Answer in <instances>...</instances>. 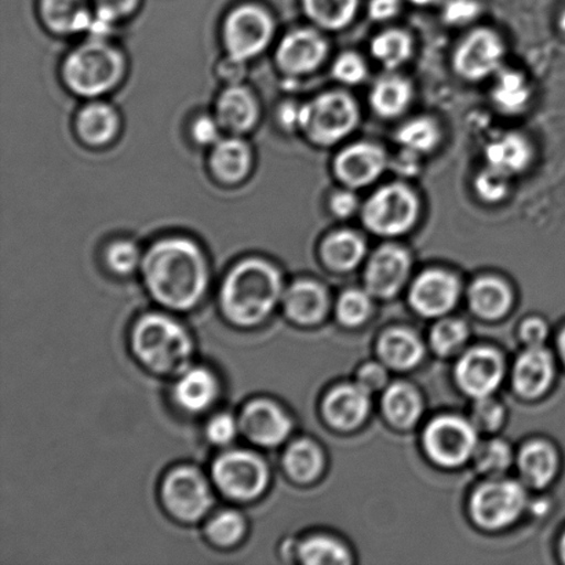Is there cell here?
<instances>
[{
  "label": "cell",
  "mask_w": 565,
  "mask_h": 565,
  "mask_svg": "<svg viewBox=\"0 0 565 565\" xmlns=\"http://www.w3.org/2000/svg\"><path fill=\"white\" fill-rule=\"evenodd\" d=\"M253 147L242 136H225L210 148L209 169L224 185H239L253 173Z\"/></svg>",
  "instance_id": "cell-19"
},
{
  "label": "cell",
  "mask_w": 565,
  "mask_h": 565,
  "mask_svg": "<svg viewBox=\"0 0 565 565\" xmlns=\"http://www.w3.org/2000/svg\"><path fill=\"white\" fill-rule=\"evenodd\" d=\"M413 49L412 35L397 28L380 32L370 44L371 55L387 71H395L406 64L412 58Z\"/></svg>",
  "instance_id": "cell-34"
},
{
  "label": "cell",
  "mask_w": 565,
  "mask_h": 565,
  "mask_svg": "<svg viewBox=\"0 0 565 565\" xmlns=\"http://www.w3.org/2000/svg\"><path fill=\"white\" fill-rule=\"evenodd\" d=\"M419 215V198L403 182L379 188L360 209L364 228L382 237L408 234L418 224Z\"/></svg>",
  "instance_id": "cell-6"
},
{
  "label": "cell",
  "mask_w": 565,
  "mask_h": 565,
  "mask_svg": "<svg viewBox=\"0 0 565 565\" xmlns=\"http://www.w3.org/2000/svg\"><path fill=\"white\" fill-rule=\"evenodd\" d=\"M457 381L462 391L473 397H487L501 384L503 363L494 349L476 348L459 360Z\"/></svg>",
  "instance_id": "cell-18"
},
{
  "label": "cell",
  "mask_w": 565,
  "mask_h": 565,
  "mask_svg": "<svg viewBox=\"0 0 565 565\" xmlns=\"http://www.w3.org/2000/svg\"><path fill=\"white\" fill-rule=\"evenodd\" d=\"M214 484L234 501L257 500L267 490L269 469L256 452L232 450L221 454L212 468Z\"/></svg>",
  "instance_id": "cell-8"
},
{
  "label": "cell",
  "mask_w": 565,
  "mask_h": 565,
  "mask_svg": "<svg viewBox=\"0 0 565 565\" xmlns=\"http://www.w3.org/2000/svg\"><path fill=\"white\" fill-rule=\"evenodd\" d=\"M511 290L500 279L481 278L469 290L470 307L481 318L497 319L511 307Z\"/></svg>",
  "instance_id": "cell-32"
},
{
  "label": "cell",
  "mask_w": 565,
  "mask_h": 565,
  "mask_svg": "<svg viewBox=\"0 0 565 565\" xmlns=\"http://www.w3.org/2000/svg\"><path fill=\"white\" fill-rule=\"evenodd\" d=\"M141 0H92L94 15L110 26L129 19L140 8Z\"/></svg>",
  "instance_id": "cell-48"
},
{
  "label": "cell",
  "mask_w": 565,
  "mask_h": 565,
  "mask_svg": "<svg viewBox=\"0 0 565 565\" xmlns=\"http://www.w3.org/2000/svg\"><path fill=\"white\" fill-rule=\"evenodd\" d=\"M329 50V42L316 28H296L280 39L275 63L282 75L308 76L326 63Z\"/></svg>",
  "instance_id": "cell-11"
},
{
  "label": "cell",
  "mask_w": 565,
  "mask_h": 565,
  "mask_svg": "<svg viewBox=\"0 0 565 565\" xmlns=\"http://www.w3.org/2000/svg\"><path fill=\"white\" fill-rule=\"evenodd\" d=\"M273 13L258 3H243L225 15L221 25V41L225 53L243 61H252L267 52L276 36Z\"/></svg>",
  "instance_id": "cell-7"
},
{
  "label": "cell",
  "mask_w": 565,
  "mask_h": 565,
  "mask_svg": "<svg viewBox=\"0 0 565 565\" xmlns=\"http://www.w3.org/2000/svg\"><path fill=\"white\" fill-rule=\"evenodd\" d=\"M282 465L290 478L307 483L320 475L323 468V456L313 441L297 440L287 448Z\"/></svg>",
  "instance_id": "cell-37"
},
{
  "label": "cell",
  "mask_w": 565,
  "mask_h": 565,
  "mask_svg": "<svg viewBox=\"0 0 565 565\" xmlns=\"http://www.w3.org/2000/svg\"><path fill=\"white\" fill-rule=\"evenodd\" d=\"M533 97L527 76L516 70H501L491 88V99L503 114L523 113Z\"/></svg>",
  "instance_id": "cell-30"
},
{
  "label": "cell",
  "mask_w": 565,
  "mask_h": 565,
  "mask_svg": "<svg viewBox=\"0 0 565 565\" xmlns=\"http://www.w3.org/2000/svg\"><path fill=\"white\" fill-rule=\"evenodd\" d=\"M509 180H511V177L486 166V169L476 175L473 182L476 195L486 203H500L508 196L509 190H511L509 188Z\"/></svg>",
  "instance_id": "cell-42"
},
{
  "label": "cell",
  "mask_w": 565,
  "mask_h": 565,
  "mask_svg": "<svg viewBox=\"0 0 565 565\" xmlns=\"http://www.w3.org/2000/svg\"><path fill=\"white\" fill-rule=\"evenodd\" d=\"M412 83L401 75L381 76L371 87L370 105L382 119H396L412 105Z\"/></svg>",
  "instance_id": "cell-28"
},
{
  "label": "cell",
  "mask_w": 565,
  "mask_h": 565,
  "mask_svg": "<svg viewBox=\"0 0 565 565\" xmlns=\"http://www.w3.org/2000/svg\"><path fill=\"white\" fill-rule=\"evenodd\" d=\"M206 534L214 545H237L246 534V520L239 512H220L207 523Z\"/></svg>",
  "instance_id": "cell-40"
},
{
  "label": "cell",
  "mask_w": 565,
  "mask_h": 565,
  "mask_svg": "<svg viewBox=\"0 0 565 565\" xmlns=\"http://www.w3.org/2000/svg\"><path fill=\"white\" fill-rule=\"evenodd\" d=\"M486 163L508 177L522 174L533 160V147L520 132H505L487 143Z\"/></svg>",
  "instance_id": "cell-24"
},
{
  "label": "cell",
  "mask_w": 565,
  "mask_h": 565,
  "mask_svg": "<svg viewBox=\"0 0 565 565\" xmlns=\"http://www.w3.org/2000/svg\"><path fill=\"white\" fill-rule=\"evenodd\" d=\"M558 349H561L562 358L565 362V330L562 332L561 338H558Z\"/></svg>",
  "instance_id": "cell-60"
},
{
  "label": "cell",
  "mask_w": 565,
  "mask_h": 565,
  "mask_svg": "<svg viewBox=\"0 0 565 565\" xmlns=\"http://www.w3.org/2000/svg\"><path fill=\"white\" fill-rule=\"evenodd\" d=\"M223 135V127L214 114H203L192 121L191 137L198 146L212 148L224 137Z\"/></svg>",
  "instance_id": "cell-50"
},
{
  "label": "cell",
  "mask_w": 565,
  "mask_h": 565,
  "mask_svg": "<svg viewBox=\"0 0 565 565\" xmlns=\"http://www.w3.org/2000/svg\"><path fill=\"white\" fill-rule=\"evenodd\" d=\"M467 335V327L462 321L443 320L431 331L430 341L437 353L450 354L462 345Z\"/></svg>",
  "instance_id": "cell-44"
},
{
  "label": "cell",
  "mask_w": 565,
  "mask_h": 565,
  "mask_svg": "<svg viewBox=\"0 0 565 565\" xmlns=\"http://www.w3.org/2000/svg\"><path fill=\"white\" fill-rule=\"evenodd\" d=\"M505 53V43L495 31L478 28L459 42L452 55L454 71L465 81L487 79L502 70Z\"/></svg>",
  "instance_id": "cell-10"
},
{
  "label": "cell",
  "mask_w": 565,
  "mask_h": 565,
  "mask_svg": "<svg viewBox=\"0 0 565 565\" xmlns=\"http://www.w3.org/2000/svg\"><path fill=\"white\" fill-rule=\"evenodd\" d=\"M329 207L332 215L338 220H348L356 214L360 209V202L356 193L349 188L335 191L330 196Z\"/></svg>",
  "instance_id": "cell-52"
},
{
  "label": "cell",
  "mask_w": 565,
  "mask_h": 565,
  "mask_svg": "<svg viewBox=\"0 0 565 565\" xmlns=\"http://www.w3.org/2000/svg\"><path fill=\"white\" fill-rule=\"evenodd\" d=\"M131 351L152 373L181 375L190 369L193 342L185 327L163 313H147L131 331Z\"/></svg>",
  "instance_id": "cell-4"
},
{
  "label": "cell",
  "mask_w": 565,
  "mask_h": 565,
  "mask_svg": "<svg viewBox=\"0 0 565 565\" xmlns=\"http://www.w3.org/2000/svg\"><path fill=\"white\" fill-rule=\"evenodd\" d=\"M358 384L370 392L380 391L386 384V371L382 365L370 363L360 370Z\"/></svg>",
  "instance_id": "cell-55"
},
{
  "label": "cell",
  "mask_w": 565,
  "mask_h": 565,
  "mask_svg": "<svg viewBox=\"0 0 565 565\" xmlns=\"http://www.w3.org/2000/svg\"><path fill=\"white\" fill-rule=\"evenodd\" d=\"M214 116L225 135L246 136L256 129L262 119V103L252 87L225 86L214 104Z\"/></svg>",
  "instance_id": "cell-16"
},
{
  "label": "cell",
  "mask_w": 565,
  "mask_h": 565,
  "mask_svg": "<svg viewBox=\"0 0 565 565\" xmlns=\"http://www.w3.org/2000/svg\"><path fill=\"white\" fill-rule=\"evenodd\" d=\"M302 563L310 565H345L351 563L349 553L337 541L327 536H313L307 540L298 551Z\"/></svg>",
  "instance_id": "cell-39"
},
{
  "label": "cell",
  "mask_w": 565,
  "mask_h": 565,
  "mask_svg": "<svg viewBox=\"0 0 565 565\" xmlns=\"http://www.w3.org/2000/svg\"><path fill=\"white\" fill-rule=\"evenodd\" d=\"M220 396V381L212 370L190 367L175 382L173 397L186 413L201 414L214 406Z\"/></svg>",
  "instance_id": "cell-23"
},
{
  "label": "cell",
  "mask_w": 565,
  "mask_h": 565,
  "mask_svg": "<svg viewBox=\"0 0 565 565\" xmlns=\"http://www.w3.org/2000/svg\"><path fill=\"white\" fill-rule=\"evenodd\" d=\"M239 420L223 413L214 415L206 426V436L214 446H228L239 434Z\"/></svg>",
  "instance_id": "cell-49"
},
{
  "label": "cell",
  "mask_w": 565,
  "mask_h": 565,
  "mask_svg": "<svg viewBox=\"0 0 565 565\" xmlns=\"http://www.w3.org/2000/svg\"><path fill=\"white\" fill-rule=\"evenodd\" d=\"M160 497L166 511L182 523L199 522L214 503L207 479L201 470L185 465L170 470L166 476Z\"/></svg>",
  "instance_id": "cell-9"
},
{
  "label": "cell",
  "mask_w": 565,
  "mask_h": 565,
  "mask_svg": "<svg viewBox=\"0 0 565 565\" xmlns=\"http://www.w3.org/2000/svg\"><path fill=\"white\" fill-rule=\"evenodd\" d=\"M525 507L523 487L514 481H492L475 492L472 514L484 529H502L522 514Z\"/></svg>",
  "instance_id": "cell-14"
},
{
  "label": "cell",
  "mask_w": 565,
  "mask_h": 565,
  "mask_svg": "<svg viewBox=\"0 0 565 565\" xmlns=\"http://www.w3.org/2000/svg\"><path fill=\"white\" fill-rule=\"evenodd\" d=\"M384 412L392 424L407 428L420 415V398L412 386L395 384L386 391L384 396Z\"/></svg>",
  "instance_id": "cell-38"
},
{
  "label": "cell",
  "mask_w": 565,
  "mask_h": 565,
  "mask_svg": "<svg viewBox=\"0 0 565 565\" xmlns=\"http://www.w3.org/2000/svg\"><path fill=\"white\" fill-rule=\"evenodd\" d=\"M105 264L119 276H129L141 269L143 253L136 242L118 239L110 242L104 253Z\"/></svg>",
  "instance_id": "cell-41"
},
{
  "label": "cell",
  "mask_w": 565,
  "mask_h": 565,
  "mask_svg": "<svg viewBox=\"0 0 565 565\" xmlns=\"http://www.w3.org/2000/svg\"><path fill=\"white\" fill-rule=\"evenodd\" d=\"M141 273L151 297L171 310H190L201 303L210 285L206 253L192 237H160L143 252Z\"/></svg>",
  "instance_id": "cell-1"
},
{
  "label": "cell",
  "mask_w": 565,
  "mask_h": 565,
  "mask_svg": "<svg viewBox=\"0 0 565 565\" xmlns=\"http://www.w3.org/2000/svg\"><path fill=\"white\" fill-rule=\"evenodd\" d=\"M511 461V448L500 440L487 443L486 446L480 448L478 457H476L478 468L487 475H501L505 472Z\"/></svg>",
  "instance_id": "cell-46"
},
{
  "label": "cell",
  "mask_w": 565,
  "mask_h": 565,
  "mask_svg": "<svg viewBox=\"0 0 565 565\" xmlns=\"http://www.w3.org/2000/svg\"><path fill=\"white\" fill-rule=\"evenodd\" d=\"M360 124V109L351 94L330 90L301 104L299 130L316 147L337 146Z\"/></svg>",
  "instance_id": "cell-5"
},
{
  "label": "cell",
  "mask_w": 565,
  "mask_h": 565,
  "mask_svg": "<svg viewBox=\"0 0 565 565\" xmlns=\"http://www.w3.org/2000/svg\"><path fill=\"white\" fill-rule=\"evenodd\" d=\"M305 15L316 28L341 31L351 25L360 0H301Z\"/></svg>",
  "instance_id": "cell-31"
},
{
  "label": "cell",
  "mask_w": 565,
  "mask_h": 565,
  "mask_svg": "<svg viewBox=\"0 0 565 565\" xmlns=\"http://www.w3.org/2000/svg\"><path fill=\"white\" fill-rule=\"evenodd\" d=\"M409 267H412V259L403 247L381 246L369 259L365 268V285L376 297H393L406 281Z\"/></svg>",
  "instance_id": "cell-17"
},
{
  "label": "cell",
  "mask_w": 565,
  "mask_h": 565,
  "mask_svg": "<svg viewBox=\"0 0 565 565\" xmlns=\"http://www.w3.org/2000/svg\"><path fill=\"white\" fill-rule=\"evenodd\" d=\"M39 17L57 36L88 33L94 21L92 0H39Z\"/></svg>",
  "instance_id": "cell-22"
},
{
  "label": "cell",
  "mask_w": 565,
  "mask_h": 565,
  "mask_svg": "<svg viewBox=\"0 0 565 565\" xmlns=\"http://www.w3.org/2000/svg\"><path fill=\"white\" fill-rule=\"evenodd\" d=\"M406 2L418 6V8H429V6L441 4L445 0H406Z\"/></svg>",
  "instance_id": "cell-59"
},
{
  "label": "cell",
  "mask_w": 565,
  "mask_h": 565,
  "mask_svg": "<svg viewBox=\"0 0 565 565\" xmlns=\"http://www.w3.org/2000/svg\"><path fill=\"white\" fill-rule=\"evenodd\" d=\"M370 310V297L359 290L347 291L337 303L338 319L345 326L362 324L369 318Z\"/></svg>",
  "instance_id": "cell-45"
},
{
  "label": "cell",
  "mask_w": 565,
  "mask_h": 565,
  "mask_svg": "<svg viewBox=\"0 0 565 565\" xmlns=\"http://www.w3.org/2000/svg\"><path fill=\"white\" fill-rule=\"evenodd\" d=\"M459 282L446 270H426L412 287L413 307L424 316H440L457 303Z\"/></svg>",
  "instance_id": "cell-21"
},
{
  "label": "cell",
  "mask_w": 565,
  "mask_h": 565,
  "mask_svg": "<svg viewBox=\"0 0 565 565\" xmlns=\"http://www.w3.org/2000/svg\"><path fill=\"white\" fill-rule=\"evenodd\" d=\"M299 116H301V104L298 103H282L278 109L279 125L288 131L299 130Z\"/></svg>",
  "instance_id": "cell-57"
},
{
  "label": "cell",
  "mask_w": 565,
  "mask_h": 565,
  "mask_svg": "<svg viewBox=\"0 0 565 565\" xmlns=\"http://www.w3.org/2000/svg\"><path fill=\"white\" fill-rule=\"evenodd\" d=\"M519 463L525 481L541 489L553 480L557 469V456L546 443L535 441L523 448Z\"/></svg>",
  "instance_id": "cell-36"
},
{
  "label": "cell",
  "mask_w": 565,
  "mask_h": 565,
  "mask_svg": "<svg viewBox=\"0 0 565 565\" xmlns=\"http://www.w3.org/2000/svg\"><path fill=\"white\" fill-rule=\"evenodd\" d=\"M127 58L108 39L87 38L65 55L61 79L68 92L83 99H99L124 83Z\"/></svg>",
  "instance_id": "cell-3"
},
{
  "label": "cell",
  "mask_w": 565,
  "mask_h": 565,
  "mask_svg": "<svg viewBox=\"0 0 565 565\" xmlns=\"http://www.w3.org/2000/svg\"><path fill=\"white\" fill-rule=\"evenodd\" d=\"M282 307L288 318L299 324H315L323 319L327 310V294L313 280H298L282 294Z\"/></svg>",
  "instance_id": "cell-26"
},
{
  "label": "cell",
  "mask_w": 565,
  "mask_h": 565,
  "mask_svg": "<svg viewBox=\"0 0 565 565\" xmlns=\"http://www.w3.org/2000/svg\"><path fill=\"white\" fill-rule=\"evenodd\" d=\"M239 428L254 445L276 447L290 436L292 424L278 403L270 398H254L242 409Z\"/></svg>",
  "instance_id": "cell-15"
},
{
  "label": "cell",
  "mask_w": 565,
  "mask_h": 565,
  "mask_svg": "<svg viewBox=\"0 0 565 565\" xmlns=\"http://www.w3.org/2000/svg\"><path fill=\"white\" fill-rule=\"evenodd\" d=\"M441 137L440 125L429 116H418V118L404 121L395 136L398 147L420 154V157L434 152L440 146Z\"/></svg>",
  "instance_id": "cell-35"
},
{
  "label": "cell",
  "mask_w": 565,
  "mask_h": 565,
  "mask_svg": "<svg viewBox=\"0 0 565 565\" xmlns=\"http://www.w3.org/2000/svg\"><path fill=\"white\" fill-rule=\"evenodd\" d=\"M285 294L280 269L264 257H246L234 265L221 286L225 318L239 327L264 323Z\"/></svg>",
  "instance_id": "cell-2"
},
{
  "label": "cell",
  "mask_w": 565,
  "mask_h": 565,
  "mask_svg": "<svg viewBox=\"0 0 565 565\" xmlns=\"http://www.w3.org/2000/svg\"><path fill=\"white\" fill-rule=\"evenodd\" d=\"M369 407V392L359 384L335 387L323 406L326 418L340 429L356 428L367 417Z\"/></svg>",
  "instance_id": "cell-25"
},
{
  "label": "cell",
  "mask_w": 565,
  "mask_h": 565,
  "mask_svg": "<svg viewBox=\"0 0 565 565\" xmlns=\"http://www.w3.org/2000/svg\"><path fill=\"white\" fill-rule=\"evenodd\" d=\"M320 256L327 267L347 273L358 267L365 257V242L353 231H335L324 237Z\"/></svg>",
  "instance_id": "cell-29"
},
{
  "label": "cell",
  "mask_w": 565,
  "mask_h": 565,
  "mask_svg": "<svg viewBox=\"0 0 565 565\" xmlns=\"http://www.w3.org/2000/svg\"><path fill=\"white\" fill-rule=\"evenodd\" d=\"M403 0H369L367 14L374 22H387L401 14Z\"/></svg>",
  "instance_id": "cell-54"
},
{
  "label": "cell",
  "mask_w": 565,
  "mask_h": 565,
  "mask_svg": "<svg viewBox=\"0 0 565 565\" xmlns=\"http://www.w3.org/2000/svg\"><path fill=\"white\" fill-rule=\"evenodd\" d=\"M331 75L342 85L358 86L367 77L369 68L362 55L345 52L338 55L334 63H332Z\"/></svg>",
  "instance_id": "cell-43"
},
{
  "label": "cell",
  "mask_w": 565,
  "mask_h": 565,
  "mask_svg": "<svg viewBox=\"0 0 565 565\" xmlns=\"http://www.w3.org/2000/svg\"><path fill=\"white\" fill-rule=\"evenodd\" d=\"M247 61H243L226 54L215 66L218 79L225 83V86L241 85L247 76Z\"/></svg>",
  "instance_id": "cell-53"
},
{
  "label": "cell",
  "mask_w": 565,
  "mask_h": 565,
  "mask_svg": "<svg viewBox=\"0 0 565 565\" xmlns=\"http://www.w3.org/2000/svg\"><path fill=\"white\" fill-rule=\"evenodd\" d=\"M420 154L402 149L401 157L397 159L395 170L404 175H413L417 173L419 168Z\"/></svg>",
  "instance_id": "cell-58"
},
{
  "label": "cell",
  "mask_w": 565,
  "mask_h": 565,
  "mask_svg": "<svg viewBox=\"0 0 565 565\" xmlns=\"http://www.w3.org/2000/svg\"><path fill=\"white\" fill-rule=\"evenodd\" d=\"M75 132L86 147L105 148L115 142L121 131V116L113 104L88 99L75 116Z\"/></svg>",
  "instance_id": "cell-20"
},
{
  "label": "cell",
  "mask_w": 565,
  "mask_h": 565,
  "mask_svg": "<svg viewBox=\"0 0 565 565\" xmlns=\"http://www.w3.org/2000/svg\"><path fill=\"white\" fill-rule=\"evenodd\" d=\"M380 353L393 369H412L423 359L424 347L417 337L407 330L387 331L380 341Z\"/></svg>",
  "instance_id": "cell-33"
},
{
  "label": "cell",
  "mask_w": 565,
  "mask_h": 565,
  "mask_svg": "<svg viewBox=\"0 0 565 565\" xmlns=\"http://www.w3.org/2000/svg\"><path fill=\"white\" fill-rule=\"evenodd\" d=\"M391 166L385 149L374 142H354L342 148L332 162V171L342 186L358 191L373 185Z\"/></svg>",
  "instance_id": "cell-12"
},
{
  "label": "cell",
  "mask_w": 565,
  "mask_h": 565,
  "mask_svg": "<svg viewBox=\"0 0 565 565\" xmlns=\"http://www.w3.org/2000/svg\"><path fill=\"white\" fill-rule=\"evenodd\" d=\"M553 360L541 347H531L519 358L513 371V384L520 395L539 397L552 384Z\"/></svg>",
  "instance_id": "cell-27"
},
{
  "label": "cell",
  "mask_w": 565,
  "mask_h": 565,
  "mask_svg": "<svg viewBox=\"0 0 565 565\" xmlns=\"http://www.w3.org/2000/svg\"><path fill=\"white\" fill-rule=\"evenodd\" d=\"M562 556H563L564 562H565V534H564L563 540H562Z\"/></svg>",
  "instance_id": "cell-61"
},
{
  "label": "cell",
  "mask_w": 565,
  "mask_h": 565,
  "mask_svg": "<svg viewBox=\"0 0 565 565\" xmlns=\"http://www.w3.org/2000/svg\"><path fill=\"white\" fill-rule=\"evenodd\" d=\"M480 0H445L441 3V19L450 26H467L481 15Z\"/></svg>",
  "instance_id": "cell-47"
},
{
  "label": "cell",
  "mask_w": 565,
  "mask_h": 565,
  "mask_svg": "<svg viewBox=\"0 0 565 565\" xmlns=\"http://www.w3.org/2000/svg\"><path fill=\"white\" fill-rule=\"evenodd\" d=\"M473 424L481 430H495L503 419V409L500 403L492 398L480 397L473 407Z\"/></svg>",
  "instance_id": "cell-51"
},
{
  "label": "cell",
  "mask_w": 565,
  "mask_h": 565,
  "mask_svg": "<svg viewBox=\"0 0 565 565\" xmlns=\"http://www.w3.org/2000/svg\"><path fill=\"white\" fill-rule=\"evenodd\" d=\"M522 337L530 347H541L547 337V327L541 319H530L522 326Z\"/></svg>",
  "instance_id": "cell-56"
},
{
  "label": "cell",
  "mask_w": 565,
  "mask_h": 565,
  "mask_svg": "<svg viewBox=\"0 0 565 565\" xmlns=\"http://www.w3.org/2000/svg\"><path fill=\"white\" fill-rule=\"evenodd\" d=\"M424 440L429 457L448 468L467 462L478 441L473 426L457 417L435 419L426 428Z\"/></svg>",
  "instance_id": "cell-13"
}]
</instances>
